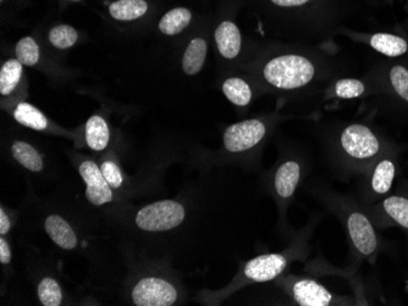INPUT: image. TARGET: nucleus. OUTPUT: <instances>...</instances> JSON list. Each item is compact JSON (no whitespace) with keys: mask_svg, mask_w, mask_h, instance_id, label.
<instances>
[{"mask_svg":"<svg viewBox=\"0 0 408 306\" xmlns=\"http://www.w3.org/2000/svg\"><path fill=\"white\" fill-rule=\"evenodd\" d=\"M382 152L379 138L371 128L353 123L342 129L337 147L327 158L337 176H352L372 166Z\"/></svg>","mask_w":408,"mask_h":306,"instance_id":"f257e3e1","label":"nucleus"},{"mask_svg":"<svg viewBox=\"0 0 408 306\" xmlns=\"http://www.w3.org/2000/svg\"><path fill=\"white\" fill-rule=\"evenodd\" d=\"M313 193L341 219L351 245L358 255L371 258L377 253L379 242L373 221L351 198L322 186H316Z\"/></svg>","mask_w":408,"mask_h":306,"instance_id":"f03ea898","label":"nucleus"},{"mask_svg":"<svg viewBox=\"0 0 408 306\" xmlns=\"http://www.w3.org/2000/svg\"><path fill=\"white\" fill-rule=\"evenodd\" d=\"M263 76L273 87L291 91L309 84L316 76V67L306 57L286 54L266 62Z\"/></svg>","mask_w":408,"mask_h":306,"instance_id":"7ed1b4c3","label":"nucleus"},{"mask_svg":"<svg viewBox=\"0 0 408 306\" xmlns=\"http://www.w3.org/2000/svg\"><path fill=\"white\" fill-rule=\"evenodd\" d=\"M185 216L184 205L175 200H163L139 210L136 215V225L143 231L163 232L181 225Z\"/></svg>","mask_w":408,"mask_h":306,"instance_id":"20e7f679","label":"nucleus"},{"mask_svg":"<svg viewBox=\"0 0 408 306\" xmlns=\"http://www.w3.org/2000/svg\"><path fill=\"white\" fill-rule=\"evenodd\" d=\"M311 169L309 158L290 156L281 161L273 176V189L278 199L289 204Z\"/></svg>","mask_w":408,"mask_h":306,"instance_id":"39448f33","label":"nucleus"},{"mask_svg":"<svg viewBox=\"0 0 408 306\" xmlns=\"http://www.w3.org/2000/svg\"><path fill=\"white\" fill-rule=\"evenodd\" d=\"M266 127L260 120H246L226 128L223 137L224 148L231 154L248 152L264 139Z\"/></svg>","mask_w":408,"mask_h":306,"instance_id":"423d86ee","label":"nucleus"},{"mask_svg":"<svg viewBox=\"0 0 408 306\" xmlns=\"http://www.w3.org/2000/svg\"><path fill=\"white\" fill-rule=\"evenodd\" d=\"M133 300L137 306L173 305L178 300V291L169 282L157 277H147L133 288Z\"/></svg>","mask_w":408,"mask_h":306,"instance_id":"0eeeda50","label":"nucleus"},{"mask_svg":"<svg viewBox=\"0 0 408 306\" xmlns=\"http://www.w3.org/2000/svg\"><path fill=\"white\" fill-rule=\"evenodd\" d=\"M292 300L300 306L341 305L340 299L322 283L312 278H294L287 287Z\"/></svg>","mask_w":408,"mask_h":306,"instance_id":"6e6552de","label":"nucleus"},{"mask_svg":"<svg viewBox=\"0 0 408 306\" xmlns=\"http://www.w3.org/2000/svg\"><path fill=\"white\" fill-rule=\"evenodd\" d=\"M295 254L296 253H291V254L275 253V254L257 256L246 264L244 267V276L248 281L255 282V283L273 281L285 271L292 259V255ZM297 254H305V251L297 253Z\"/></svg>","mask_w":408,"mask_h":306,"instance_id":"1a4fd4ad","label":"nucleus"},{"mask_svg":"<svg viewBox=\"0 0 408 306\" xmlns=\"http://www.w3.org/2000/svg\"><path fill=\"white\" fill-rule=\"evenodd\" d=\"M372 169L368 172L366 181V200L379 199L391 190L393 179L396 177L398 166L393 158L377 159L371 166Z\"/></svg>","mask_w":408,"mask_h":306,"instance_id":"9d476101","label":"nucleus"},{"mask_svg":"<svg viewBox=\"0 0 408 306\" xmlns=\"http://www.w3.org/2000/svg\"><path fill=\"white\" fill-rule=\"evenodd\" d=\"M80 174L86 183V198L96 206L108 204L112 200V187L104 179L101 168L93 161H83L80 165Z\"/></svg>","mask_w":408,"mask_h":306,"instance_id":"9b49d317","label":"nucleus"},{"mask_svg":"<svg viewBox=\"0 0 408 306\" xmlns=\"http://www.w3.org/2000/svg\"><path fill=\"white\" fill-rule=\"evenodd\" d=\"M215 42L221 57L225 59H235L241 51L240 30L230 21L221 22L215 31Z\"/></svg>","mask_w":408,"mask_h":306,"instance_id":"f8f14e48","label":"nucleus"},{"mask_svg":"<svg viewBox=\"0 0 408 306\" xmlns=\"http://www.w3.org/2000/svg\"><path fill=\"white\" fill-rule=\"evenodd\" d=\"M375 210H380L385 222L396 225L408 231V198L405 195H390L377 205Z\"/></svg>","mask_w":408,"mask_h":306,"instance_id":"ddd939ff","label":"nucleus"},{"mask_svg":"<svg viewBox=\"0 0 408 306\" xmlns=\"http://www.w3.org/2000/svg\"><path fill=\"white\" fill-rule=\"evenodd\" d=\"M44 227L51 240L62 249L71 250L76 246L77 238L75 232L72 230L71 226L60 216H49L46 219Z\"/></svg>","mask_w":408,"mask_h":306,"instance_id":"4468645a","label":"nucleus"},{"mask_svg":"<svg viewBox=\"0 0 408 306\" xmlns=\"http://www.w3.org/2000/svg\"><path fill=\"white\" fill-rule=\"evenodd\" d=\"M208 46L203 38H194L189 42L182 57V70L186 75H197L203 67Z\"/></svg>","mask_w":408,"mask_h":306,"instance_id":"2eb2a0df","label":"nucleus"},{"mask_svg":"<svg viewBox=\"0 0 408 306\" xmlns=\"http://www.w3.org/2000/svg\"><path fill=\"white\" fill-rule=\"evenodd\" d=\"M110 138V132L104 118L94 115L87 121L86 125V141L88 147L101 152L103 149L107 148Z\"/></svg>","mask_w":408,"mask_h":306,"instance_id":"dca6fc26","label":"nucleus"},{"mask_svg":"<svg viewBox=\"0 0 408 306\" xmlns=\"http://www.w3.org/2000/svg\"><path fill=\"white\" fill-rule=\"evenodd\" d=\"M371 46L386 57H400L408 51L407 42L389 33H377L371 38Z\"/></svg>","mask_w":408,"mask_h":306,"instance_id":"f3484780","label":"nucleus"},{"mask_svg":"<svg viewBox=\"0 0 408 306\" xmlns=\"http://www.w3.org/2000/svg\"><path fill=\"white\" fill-rule=\"evenodd\" d=\"M191 19H192V14L189 9L176 8L167 12L162 17V20L159 22V30L168 36L178 35L189 25Z\"/></svg>","mask_w":408,"mask_h":306,"instance_id":"a211bd4d","label":"nucleus"},{"mask_svg":"<svg viewBox=\"0 0 408 306\" xmlns=\"http://www.w3.org/2000/svg\"><path fill=\"white\" fill-rule=\"evenodd\" d=\"M148 6L144 0H118L109 8L110 15L119 21H133L146 14Z\"/></svg>","mask_w":408,"mask_h":306,"instance_id":"6ab92c4d","label":"nucleus"},{"mask_svg":"<svg viewBox=\"0 0 408 306\" xmlns=\"http://www.w3.org/2000/svg\"><path fill=\"white\" fill-rule=\"evenodd\" d=\"M11 153L17 163L32 172H40L43 169L41 154L31 144L16 141L11 147Z\"/></svg>","mask_w":408,"mask_h":306,"instance_id":"aec40b11","label":"nucleus"},{"mask_svg":"<svg viewBox=\"0 0 408 306\" xmlns=\"http://www.w3.org/2000/svg\"><path fill=\"white\" fill-rule=\"evenodd\" d=\"M223 92L230 102L236 107H247L252 100V89L250 84L239 77L228 78L223 84Z\"/></svg>","mask_w":408,"mask_h":306,"instance_id":"412c9836","label":"nucleus"},{"mask_svg":"<svg viewBox=\"0 0 408 306\" xmlns=\"http://www.w3.org/2000/svg\"><path fill=\"white\" fill-rule=\"evenodd\" d=\"M14 118L21 125L37 131H42L48 126L46 116L28 102H20L17 105L14 111Z\"/></svg>","mask_w":408,"mask_h":306,"instance_id":"4be33fe9","label":"nucleus"},{"mask_svg":"<svg viewBox=\"0 0 408 306\" xmlns=\"http://www.w3.org/2000/svg\"><path fill=\"white\" fill-rule=\"evenodd\" d=\"M22 76V64L19 60H8L0 72V93L10 94L15 89Z\"/></svg>","mask_w":408,"mask_h":306,"instance_id":"5701e85b","label":"nucleus"},{"mask_svg":"<svg viewBox=\"0 0 408 306\" xmlns=\"http://www.w3.org/2000/svg\"><path fill=\"white\" fill-rule=\"evenodd\" d=\"M38 298L44 306L60 305L62 300V293L59 283L51 277L43 278L38 286Z\"/></svg>","mask_w":408,"mask_h":306,"instance_id":"b1692460","label":"nucleus"},{"mask_svg":"<svg viewBox=\"0 0 408 306\" xmlns=\"http://www.w3.org/2000/svg\"><path fill=\"white\" fill-rule=\"evenodd\" d=\"M17 60L26 66H33L40 60V46L31 37L22 38L16 46Z\"/></svg>","mask_w":408,"mask_h":306,"instance_id":"393cba45","label":"nucleus"},{"mask_svg":"<svg viewBox=\"0 0 408 306\" xmlns=\"http://www.w3.org/2000/svg\"><path fill=\"white\" fill-rule=\"evenodd\" d=\"M77 32L69 25L56 26L49 33V41L58 49H67L77 42Z\"/></svg>","mask_w":408,"mask_h":306,"instance_id":"a878e982","label":"nucleus"},{"mask_svg":"<svg viewBox=\"0 0 408 306\" xmlns=\"http://www.w3.org/2000/svg\"><path fill=\"white\" fill-rule=\"evenodd\" d=\"M335 94L340 99H355L359 98L366 92L364 83L356 78H343L335 83Z\"/></svg>","mask_w":408,"mask_h":306,"instance_id":"bb28decb","label":"nucleus"},{"mask_svg":"<svg viewBox=\"0 0 408 306\" xmlns=\"http://www.w3.org/2000/svg\"><path fill=\"white\" fill-rule=\"evenodd\" d=\"M390 82L395 92L408 102V69L396 65L390 70Z\"/></svg>","mask_w":408,"mask_h":306,"instance_id":"cd10ccee","label":"nucleus"},{"mask_svg":"<svg viewBox=\"0 0 408 306\" xmlns=\"http://www.w3.org/2000/svg\"><path fill=\"white\" fill-rule=\"evenodd\" d=\"M101 170H102L104 179L112 188L118 189L121 187L124 181L123 174L117 163L112 161H104L101 166Z\"/></svg>","mask_w":408,"mask_h":306,"instance_id":"c85d7f7f","label":"nucleus"},{"mask_svg":"<svg viewBox=\"0 0 408 306\" xmlns=\"http://www.w3.org/2000/svg\"><path fill=\"white\" fill-rule=\"evenodd\" d=\"M11 260V250L9 244L6 243L4 238L0 240V262L1 264H9Z\"/></svg>","mask_w":408,"mask_h":306,"instance_id":"c756f323","label":"nucleus"},{"mask_svg":"<svg viewBox=\"0 0 408 306\" xmlns=\"http://www.w3.org/2000/svg\"><path fill=\"white\" fill-rule=\"evenodd\" d=\"M10 219L8 217V215L6 214L4 209L1 208L0 209V235H6L10 231Z\"/></svg>","mask_w":408,"mask_h":306,"instance_id":"7c9ffc66","label":"nucleus"},{"mask_svg":"<svg viewBox=\"0 0 408 306\" xmlns=\"http://www.w3.org/2000/svg\"><path fill=\"white\" fill-rule=\"evenodd\" d=\"M274 4L284 8H291V6H300L306 4L308 0H271Z\"/></svg>","mask_w":408,"mask_h":306,"instance_id":"2f4dec72","label":"nucleus"},{"mask_svg":"<svg viewBox=\"0 0 408 306\" xmlns=\"http://www.w3.org/2000/svg\"><path fill=\"white\" fill-rule=\"evenodd\" d=\"M71 1H80V0H71Z\"/></svg>","mask_w":408,"mask_h":306,"instance_id":"473e14b6","label":"nucleus"}]
</instances>
